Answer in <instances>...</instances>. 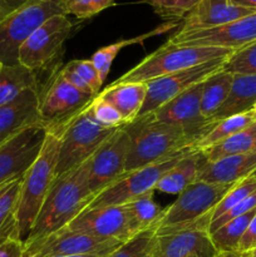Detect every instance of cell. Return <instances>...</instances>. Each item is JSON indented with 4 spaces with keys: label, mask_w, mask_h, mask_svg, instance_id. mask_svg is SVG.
Here are the masks:
<instances>
[{
    "label": "cell",
    "mask_w": 256,
    "mask_h": 257,
    "mask_svg": "<svg viewBox=\"0 0 256 257\" xmlns=\"http://www.w3.org/2000/svg\"><path fill=\"white\" fill-rule=\"evenodd\" d=\"M22 178L12 181L0 190V243L10 237H18L17 211L18 198H19Z\"/></svg>",
    "instance_id": "obj_30"
},
{
    "label": "cell",
    "mask_w": 256,
    "mask_h": 257,
    "mask_svg": "<svg viewBox=\"0 0 256 257\" xmlns=\"http://www.w3.org/2000/svg\"><path fill=\"white\" fill-rule=\"evenodd\" d=\"M232 78V73L221 69L203 80L201 93V114L203 118L211 120L217 113L230 93Z\"/></svg>",
    "instance_id": "obj_26"
},
{
    "label": "cell",
    "mask_w": 256,
    "mask_h": 257,
    "mask_svg": "<svg viewBox=\"0 0 256 257\" xmlns=\"http://www.w3.org/2000/svg\"><path fill=\"white\" fill-rule=\"evenodd\" d=\"M253 192H256V177L255 176H250V177L245 178V180H241L238 182H236L232 187L230 188L227 193L221 198L220 202L217 203V206L213 210L212 220H216L220 216H222L223 213H226L227 211H230L231 208L235 207L236 205L241 202L242 200H245L246 197H248L250 195H252Z\"/></svg>",
    "instance_id": "obj_34"
},
{
    "label": "cell",
    "mask_w": 256,
    "mask_h": 257,
    "mask_svg": "<svg viewBox=\"0 0 256 257\" xmlns=\"http://www.w3.org/2000/svg\"><path fill=\"white\" fill-rule=\"evenodd\" d=\"M195 151L198 150L196 147H190L172 157L160 161V162L124 172L112 185L97 193L88 207L94 208L104 207V206L124 205L145 193L152 192L156 190L158 181L166 172H168L185 156L190 155Z\"/></svg>",
    "instance_id": "obj_8"
},
{
    "label": "cell",
    "mask_w": 256,
    "mask_h": 257,
    "mask_svg": "<svg viewBox=\"0 0 256 257\" xmlns=\"http://www.w3.org/2000/svg\"><path fill=\"white\" fill-rule=\"evenodd\" d=\"M247 256H248V257H256V247L253 248V250L248 251V252H247Z\"/></svg>",
    "instance_id": "obj_48"
},
{
    "label": "cell",
    "mask_w": 256,
    "mask_h": 257,
    "mask_svg": "<svg viewBox=\"0 0 256 257\" xmlns=\"http://www.w3.org/2000/svg\"><path fill=\"white\" fill-rule=\"evenodd\" d=\"M202 84L203 82L193 85L190 89L185 90L177 97L172 98L167 103L161 105L160 108H157L153 112L147 113L143 117H147L148 119L153 120V122H160L183 128L186 132L192 135L198 141L215 124V122L207 120L201 114Z\"/></svg>",
    "instance_id": "obj_14"
},
{
    "label": "cell",
    "mask_w": 256,
    "mask_h": 257,
    "mask_svg": "<svg viewBox=\"0 0 256 257\" xmlns=\"http://www.w3.org/2000/svg\"><path fill=\"white\" fill-rule=\"evenodd\" d=\"M255 210H256V192H253L252 195H250L248 197H246L245 200L241 201L238 205H236L235 207L231 208L230 211L223 213L222 216H220V217L216 218V220L211 221L210 227H208V233L216 231L220 226H222L223 223L228 222V221L233 220V218L238 217V216L246 215V213Z\"/></svg>",
    "instance_id": "obj_40"
},
{
    "label": "cell",
    "mask_w": 256,
    "mask_h": 257,
    "mask_svg": "<svg viewBox=\"0 0 256 257\" xmlns=\"http://www.w3.org/2000/svg\"><path fill=\"white\" fill-rule=\"evenodd\" d=\"M256 247V213L246 227L242 237H241L240 245H238V252L247 253L248 251Z\"/></svg>",
    "instance_id": "obj_43"
},
{
    "label": "cell",
    "mask_w": 256,
    "mask_h": 257,
    "mask_svg": "<svg viewBox=\"0 0 256 257\" xmlns=\"http://www.w3.org/2000/svg\"><path fill=\"white\" fill-rule=\"evenodd\" d=\"M118 130V128H117ZM115 130L102 127L93 118L90 103L68 120L62 133L57 176L63 175L92 157Z\"/></svg>",
    "instance_id": "obj_7"
},
{
    "label": "cell",
    "mask_w": 256,
    "mask_h": 257,
    "mask_svg": "<svg viewBox=\"0 0 256 257\" xmlns=\"http://www.w3.org/2000/svg\"><path fill=\"white\" fill-rule=\"evenodd\" d=\"M29 0H0V8L4 10L7 14L15 12L17 9L25 5Z\"/></svg>",
    "instance_id": "obj_44"
},
{
    "label": "cell",
    "mask_w": 256,
    "mask_h": 257,
    "mask_svg": "<svg viewBox=\"0 0 256 257\" xmlns=\"http://www.w3.org/2000/svg\"><path fill=\"white\" fill-rule=\"evenodd\" d=\"M256 210L246 213V215L238 216L228 222L223 223L222 226L216 231L210 233V238L212 241L217 252H233L238 251L241 237L245 232L246 227L248 226L250 221L255 216Z\"/></svg>",
    "instance_id": "obj_32"
},
{
    "label": "cell",
    "mask_w": 256,
    "mask_h": 257,
    "mask_svg": "<svg viewBox=\"0 0 256 257\" xmlns=\"http://www.w3.org/2000/svg\"><path fill=\"white\" fill-rule=\"evenodd\" d=\"M167 42L176 45L223 48L236 52L256 42V13L210 29L177 32Z\"/></svg>",
    "instance_id": "obj_12"
},
{
    "label": "cell",
    "mask_w": 256,
    "mask_h": 257,
    "mask_svg": "<svg viewBox=\"0 0 256 257\" xmlns=\"http://www.w3.org/2000/svg\"><path fill=\"white\" fill-rule=\"evenodd\" d=\"M2 68H3V63L0 62V70H2Z\"/></svg>",
    "instance_id": "obj_51"
},
{
    "label": "cell",
    "mask_w": 256,
    "mask_h": 257,
    "mask_svg": "<svg viewBox=\"0 0 256 257\" xmlns=\"http://www.w3.org/2000/svg\"><path fill=\"white\" fill-rule=\"evenodd\" d=\"M65 15H73L78 19H88L113 7L115 0H60Z\"/></svg>",
    "instance_id": "obj_36"
},
{
    "label": "cell",
    "mask_w": 256,
    "mask_h": 257,
    "mask_svg": "<svg viewBox=\"0 0 256 257\" xmlns=\"http://www.w3.org/2000/svg\"><path fill=\"white\" fill-rule=\"evenodd\" d=\"M54 257H102V256H95V255H87V256H54ZM107 257V256H105Z\"/></svg>",
    "instance_id": "obj_49"
},
{
    "label": "cell",
    "mask_w": 256,
    "mask_h": 257,
    "mask_svg": "<svg viewBox=\"0 0 256 257\" xmlns=\"http://www.w3.org/2000/svg\"><path fill=\"white\" fill-rule=\"evenodd\" d=\"M73 30L68 15L58 14L45 20L22 45L18 62L37 73L47 70L63 50Z\"/></svg>",
    "instance_id": "obj_10"
},
{
    "label": "cell",
    "mask_w": 256,
    "mask_h": 257,
    "mask_svg": "<svg viewBox=\"0 0 256 257\" xmlns=\"http://www.w3.org/2000/svg\"><path fill=\"white\" fill-rule=\"evenodd\" d=\"M252 176H255V177H256V171H255V172H253V175Z\"/></svg>",
    "instance_id": "obj_52"
},
{
    "label": "cell",
    "mask_w": 256,
    "mask_h": 257,
    "mask_svg": "<svg viewBox=\"0 0 256 257\" xmlns=\"http://www.w3.org/2000/svg\"><path fill=\"white\" fill-rule=\"evenodd\" d=\"M155 242L156 228H148L123 242L107 257H152Z\"/></svg>",
    "instance_id": "obj_33"
},
{
    "label": "cell",
    "mask_w": 256,
    "mask_h": 257,
    "mask_svg": "<svg viewBox=\"0 0 256 257\" xmlns=\"http://www.w3.org/2000/svg\"><path fill=\"white\" fill-rule=\"evenodd\" d=\"M256 103V74H233L227 98L217 110L212 122L250 112Z\"/></svg>",
    "instance_id": "obj_23"
},
{
    "label": "cell",
    "mask_w": 256,
    "mask_h": 257,
    "mask_svg": "<svg viewBox=\"0 0 256 257\" xmlns=\"http://www.w3.org/2000/svg\"><path fill=\"white\" fill-rule=\"evenodd\" d=\"M0 257H24V241L10 237L0 243Z\"/></svg>",
    "instance_id": "obj_42"
},
{
    "label": "cell",
    "mask_w": 256,
    "mask_h": 257,
    "mask_svg": "<svg viewBox=\"0 0 256 257\" xmlns=\"http://www.w3.org/2000/svg\"><path fill=\"white\" fill-rule=\"evenodd\" d=\"M25 90L39 92L37 73L20 63L3 65L0 70V107L14 100Z\"/></svg>",
    "instance_id": "obj_25"
},
{
    "label": "cell",
    "mask_w": 256,
    "mask_h": 257,
    "mask_svg": "<svg viewBox=\"0 0 256 257\" xmlns=\"http://www.w3.org/2000/svg\"><path fill=\"white\" fill-rule=\"evenodd\" d=\"M64 14L60 0H29L0 22V62L18 64V55L25 40L49 18Z\"/></svg>",
    "instance_id": "obj_6"
},
{
    "label": "cell",
    "mask_w": 256,
    "mask_h": 257,
    "mask_svg": "<svg viewBox=\"0 0 256 257\" xmlns=\"http://www.w3.org/2000/svg\"><path fill=\"white\" fill-rule=\"evenodd\" d=\"M89 158L54 178L25 243L65 227L89 206L94 198L88 183Z\"/></svg>",
    "instance_id": "obj_1"
},
{
    "label": "cell",
    "mask_w": 256,
    "mask_h": 257,
    "mask_svg": "<svg viewBox=\"0 0 256 257\" xmlns=\"http://www.w3.org/2000/svg\"><path fill=\"white\" fill-rule=\"evenodd\" d=\"M235 50L212 47H191L166 43L142 62L122 75L118 82L147 83L155 78L163 77L178 70L196 67L213 59H227Z\"/></svg>",
    "instance_id": "obj_5"
},
{
    "label": "cell",
    "mask_w": 256,
    "mask_h": 257,
    "mask_svg": "<svg viewBox=\"0 0 256 257\" xmlns=\"http://www.w3.org/2000/svg\"><path fill=\"white\" fill-rule=\"evenodd\" d=\"M215 257H248L247 253H241L238 251H233V252H217Z\"/></svg>",
    "instance_id": "obj_46"
},
{
    "label": "cell",
    "mask_w": 256,
    "mask_h": 257,
    "mask_svg": "<svg viewBox=\"0 0 256 257\" xmlns=\"http://www.w3.org/2000/svg\"><path fill=\"white\" fill-rule=\"evenodd\" d=\"M39 97V122L45 128H52L67 124L92 102L94 95L70 85L58 70L48 89Z\"/></svg>",
    "instance_id": "obj_15"
},
{
    "label": "cell",
    "mask_w": 256,
    "mask_h": 257,
    "mask_svg": "<svg viewBox=\"0 0 256 257\" xmlns=\"http://www.w3.org/2000/svg\"><path fill=\"white\" fill-rule=\"evenodd\" d=\"M252 10L233 5L230 0H201L183 19L180 33L210 29L253 14Z\"/></svg>",
    "instance_id": "obj_19"
},
{
    "label": "cell",
    "mask_w": 256,
    "mask_h": 257,
    "mask_svg": "<svg viewBox=\"0 0 256 257\" xmlns=\"http://www.w3.org/2000/svg\"><path fill=\"white\" fill-rule=\"evenodd\" d=\"M67 227L94 237L112 238L120 242L133 237L123 205L84 208Z\"/></svg>",
    "instance_id": "obj_17"
},
{
    "label": "cell",
    "mask_w": 256,
    "mask_h": 257,
    "mask_svg": "<svg viewBox=\"0 0 256 257\" xmlns=\"http://www.w3.org/2000/svg\"><path fill=\"white\" fill-rule=\"evenodd\" d=\"M45 133L44 125L38 122L0 145V188L24 176L42 151Z\"/></svg>",
    "instance_id": "obj_11"
},
{
    "label": "cell",
    "mask_w": 256,
    "mask_h": 257,
    "mask_svg": "<svg viewBox=\"0 0 256 257\" xmlns=\"http://www.w3.org/2000/svg\"><path fill=\"white\" fill-rule=\"evenodd\" d=\"M7 185H8V183H7ZM3 187H4V186H3ZM3 187H2V188H3ZM2 188H0V190H2Z\"/></svg>",
    "instance_id": "obj_53"
},
{
    "label": "cell",
    "mask_w": 256,
    "mask_h": 257,
    "mask_svg": "<svg viewBox=\"0 0 256 257\" xmlns=\"http://www.w3.org/2000/svg\"><path fill=\"white\" fill-rule=\"evenodd\" d=\"M130 138L125 172L146 167L195 147L197 138L183 128L153 122L147 117H138L135 122L123 125Z\"/></svg>",
    "instance_id": "obj_4"
},
{
    "label": "cell",
    "mask_w": 256,
    "mask_h": 257,
    "mask_svg": "<svg viewBox=\"0 0 256 257\" xmlns=\"http://www.w3.org/2000/svg\"><path fill=\"white\" fill-rule=\"evenodd\" d=\"M153 192L155 191L145 193L123 205L133 236L156 227V223L162 215L163 208L155 201Z\"/></svg>",
    "instance_id": "obj_27"
},
{
    "label": "cell",
    "mask_w": 256,
    "mask_h": 257,
    "mask_svg": "<svg viewBox=\"0 0 256 257\" xmlns=\"http://www.w3.org/2000/svg\"><path fill=\"white\" fill-rule=\"evenodd\" d=\"M130 138L123 127L115 130L89 158L90 192L97 195L125 172Z\"/></svg>",
    "instance_id": "obj_16"
},
{
    "label": "cell",
    "mask_w": 256,
    "mask_h": 257,
    "mask_svg": "<svg viewBox=\"0 0 256 257\" xmlns=\"http://www.w3.org/2000/svg\"><path fill=\"white\" fill-rule=\"evenodd\" d=\"M59 73H60V75H62V77L64 78L68 83H69L70 85H73L74 88H77V89L80 90V92H84V93H87V94L94 95L95 97V94L92 92V89H90V88L88 87L87 83H85L84 80L79 77V75H78V73L75 72L72 67H70L69 63H68L65 67H63L62 69L59 70Z\"/></svg>",
    "instance_id": "obj_41"
},
{
    "label": "cell",
    "mask_w": 256,
    "mask_h": 257,
    "mask_svg": "<svg viewBox=\"0 0 256 257\" xmlns=\"http://www.w3.org/2000/svg\"><path fill=\"white\" fill-rule=\"evenodd\" d=\"M227 59H223V58L213 59L203 63V64L196 65V67L178 70V72L148 80L146 83L147 95H146L145 104L141 110L140 117L153 112L172 98L177 97L178 94L190 89L193 85L206 80L213 73L223 69Z\"/></svg>",
    "instance_id": "obj_13"
},
{
    "label": "cell",
    "mask_w": 256,
    "mask_h": 257,
    "mask_svg": "<svg viewBox=\"0 0 256 257\" xmlns=\"http://www.w3.org/2000/svg\"><path fill=\"white\" fill-rule=\"evenodd\" d=\"M253 122H256V118L252 110L217 120L212 125V128L195 143V147L201 152H203V151L213 147L217 143L225 141L226 138L233 136L235 133L245 130Z\"/></svg>",
    "instance_id": "obj_28"
},
{
    "label": "cell",
    "mask_w": 256,
    "mask_h": 257,
    "mask_svg": "<svg viewBox=\"0 0 256 257\" xmlns=\"http://www.w3.org/2000/svg\"><path fill=\"white\" fill-rule=\"evenodd\" d=\"M235 183H211L195 181L186 187L177 200L163 208L156 223V235H170L182 231H207L213 210Z\"/></svg>",
    "instance_id": "obj_3"
},
{
    "label": "cell",
    "mask_w": 256,
    "mask_h": 257,
    "mask_svg": "<svg viewBox=\"0 0 256 257\" xmlns=\"http://www.w3.org/2000/svg\"><path fill=\"white\" fill-rule=\"evenodd\" d=\"M176 22H168L167 24H163L161 27L156 28L155 30L150 33H146V34L140 35V37L132 38V39H124V40H119L117 43H113V44L107 45V47H103L100 49H98L94 54L92 55L90 60L94 64L95 69L98 70L100 75V79L104 82V79L107 78L108 73H109L110 67H112L113 60L115 59L117 54L119 53L120 49H123L127 45H132V44H138V43H142L143 40H146L147 38L153 37V35L157 34H163L165 32H168L172 28L176 27Z\"/></svg>",
    "instance_id": "obj_31"
},
{
    "label": "cell",
    "mask_w": 256,
    "mask_h": 257,
    "mask_svg": "<svg viewBox=\"0 0 256 257\" xmlns=\"http://www.w3.org/2000/svg\"><path fill=\"white\" fill-rule=\"evenodd\" d=\"M64 127L65 124L45 128L47 133L42 151L22 178L15 218L18 236L23 241H25L29 235L33 223L47 197L48 191L57 177L60 140Z\"/></svg>",
    "instance_id": "obj_2"
},
{
    "label": "cell",
    "mask_w": 256,
    "mask_h": 257,
    "mask_svg": "<svg viewBox=\"0 0 256 257\" xmlns=\"http://www.w3.org/2000/svg\"><path fill=\"white\" fill-rule=\"evenodd\" d=\"M217 251L207 231L156 235L152 257H215Z\"/></svg>",
    "instance_id": "obj_18"
},
{
    "label": "cell",
    "mask_w": 256,
    "mask_h": 257,
    "mask_svg": "<svg viewBox=\"0 0 256 257\" xmlns=\"http://www.w3.org/2000/svg\"><path fill=\"white\" fill-rule=\"evenodd\" d=\"M7 15H8V14H7V13H5V12H4V10H3V9H2V8H0V22H2V20H3V19H4V18H5V17H7Z\"/></svg>",
    "instance_id": "obj_47"
},
{
    "label": "cell",
    "mask_w": 256,
    "mask_h": 257,
    "mask_svg": "<svg viewBox=\"0 0 256 257\" xmlns=\"http://www.w3.org/2000/svg\"><path fill=\"white\" fill-rule=\"evenodd\" d=\"M223 69L232 74H256V42L233 52Z\"/></svg>",
    "instance_id": "obj_37"
},
{
    "label": "cell",
    "mask_w": 256,
    "mask_h": 257,
    "mask_svg": "<svg viewBox=\"0 0 256 257\" xmlns=\"http://www.w3.org/2000/svg\"><path fill=\"white\" fill-rule=\"evenodd\" d=\"M98 95L109 102L122 114L125 124H130L140 117L147 95V84L114 80L112 84L100 90Z\"/></svg>",
    "instance_id": "obj_22"
},
{
    "label": "cell",
    "mask_w": 256,
    "mask_h": 257,
    "mask_svg": "<svg viewBox=\"0 0 256 257\" xmlns=\"http://www.w3.org/2000/svg\"><path fill=\"white\" fill-rule=\"evenodd\" d=\"M200 2L201 0H147L153 12L168 22L185 19L186 15Z\"/></svg>",
    "instance_id": "obj_35"
},
{
    "label": "cell",
    "mask_w": 256,
    "mask_h": 257,
    "mask_svg": "<svg viewBox=\"0 0 256 257\" xmlns=\"http://www.w3.org/2000/svg\"><path fill=\"white\" fill-rule=\"evenodd\" d=\"M251 110H252L253 115H255V118H256V103H255V105H253V108H252V109H251Z\"/></svg>",
    "instance_id": "obj_50"
},
{
    "label": "cell",
    "mask_w": 256,
    "mask_h": 257,
    "mask_svg": "<svg viewBox=\"0 0 256 257\" xmlns=\"http://www.w3.org/2000/svg\"><path fill=\"white\" fill-rule=\"evenodd\" d=\"M123 242L112 238H100L78 232L67 226L39 240L24 242V257L87 256L105 257Z\"/></svg>",
    "instance_id": "obj_9"
},
{
    "label": "cell",
    "mask_w": 256,
    "mask_h": 257,
    "mask_svg": "<svg viewBox=\"0 0 256 257\" xmlns=\"http://www.w3.org/2000/svg\"><path fill=\"white\" fill-rule=\"evenodd\" d=\"M39 92L25 90L0 107V145L23 128L39 122Z\"/></svg>",
    "instance_id": "obj_20"
},
{
    "label": "cell",
    "mask_w": 256,
    "mask_h": 257,
    "mask_svg": "<svg viewBox=\"0 0 256 257\" xmlns=\"http://www.w3.org/2000/svg\"><path fill=\"white\" fill-rule=\"evenodd\" d=\"M90 110H92L93 118L102 127L110 128V130H117V128L125 125L122 114L109 102L100 98L98 94L90 102Z\"/></svg>",
    "instance_id": "obj_38"
},
{
    "label": "cell",
    "mask_w": 256,
    "mask_h": 257,
    "mask_svg": "<svg viewBox=\"0 0 256 257\" xmlns=\"http://www.w3.org/2000/svg\"><path fill=\"white\" fill-rule=\"evenodd\" d=\"M70 67L78 73L80 78L88 84V87L92 89V92L95 95L100 92L103 80L100 79V75L98 70L95 69L94 64L90 59H78L69 62Z\"/></svg>",
    "instance_id": "obj_39"
},
{
    "label": "cell",
    "mask_w": 256,
    "mask_h": 257,
    "mask_svg": "<svg viewBox=\"0 0 256 257\" xmlns=\"http://www.w3.org/2000/svg\"><path fill=\"white\" fill-rule=\"evenodd\" d=\"M251 152H256V122L213 147L203 151L202 153L206 161H216L228 156L245 155Z\"/></svg>",
    "instance_id": "obj_29"
},
{
    "label": "cell",
    "mask_w": 256,
    "mask_h": 257,
    "mask_svg": "<svg viewBox=\"0 0 256 257\" xmlns=\"http://www.w3.org/2000/svg\"><path fill=\"white\" fill-rule=\"evenodd\" d=\"M256 171V152L235 155L216 161H205L198 171L197 181L211 183H236L250 177Z\"/></svg>",
    "instance_id": "obj_21"
},
{
    "label": "cell",
    "mask_w": 256,
    "mask_h": 257,
    "mask_svg": "<svg viewBox=\"0 0 256 257\" xmlns=\"http://www.w3.org/2000/svg\"><path fill=\"white\" fill-rule=\"evenodd\" d=\"M206 158L201 151H195L178 161L158 181L156 190L168 195H180L186 187L197 181L198 171Z\"/></svg>",
    "instance_id": "obj_24"
},
{
    "label": "cell",
    "mask_w": 256,
    "mask_h": 257,
    "mask_svg": "<svg viewBox=\"0 0 256 257\" xmlns=\"http://www.w3.org/2000/svg\"><path fill=\"white\" fill-rule=\"evenodd\" d=\"M230 2L232 3L233 5H237V7L256 12V0H230Z\"/></svg>",
    "instance_id": "obj_45"
}]
</instances>
